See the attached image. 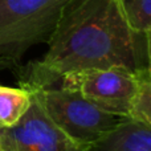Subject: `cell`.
<instances>
[{
  "label": "cell",
  "instance_id": "1",
  "mask_svg": "<svg viewBox=\"0 0 151 151\" xmlns=\"http://www.w3.org/2000/svg\"><path fill=\"white\" fill-rule=\"evenodd\" d=\"M150 68V37L129 28L118 0H69L40 60L21 69L20 86L48 89L85 69Z\"/></svg>",
  "mask_w": 151,
  "mask_h": 151
},
{
  "label": "cell",
  "instance_id": "2",
  "mask_svg": "<svg viewBox=\"0 0 151 151\" xmlns=\"http://www.w3.org/2000/svg\"><path fill=\"white\" fill-rule=\"evenodd\" d=\"M69 0H0V66L13 68L29 48L48 44Z\"/></svg>",
  "mask_w": 151,
  "mask_h": 151
},
{
  "label": "cell",
  "instance_id": "3",
  "mask_svg": "<svg viewBox=\"0 0 151 151\" xmlns=\"http://www.w3.org/2000/svg\"><path fill=\"white\" fill-rule=\"evenodd\" d=\"M40 94L48 117L82 147L93 143L119 119V117L101 110L72 89L52 86L41 89Z\"/></svg>",
  "mask_w": 151,
  "mask_h": 151
},
{
  "label": "cell",
  "instance_id": "4",
  "mask_svg": "<svg viewBox=\"0 0 151 151\" xmlns=\"http://www.w3.org/2000/svg\"><path fill=\"white\" fill-rule=\"evenodd\" d=\"M139 70L123 66L85 69L65 74L60 80V86L78 91L83 98L109 114L125 118L138 88Z\"/></svg>",
  "mask_w": 151,
  "mask_h": 151
},
{
  "label": "cell",
  "instance_id": "5",
  "mask_svg": "<svg viewBox=\"0 0 151 151\" xmlns=\"http://www.w3.org/2000/svg\"><path fill=\"white\" fill-rule=\"evenodd\" d=\"M32 91L31 105L12 127H0V142L4 151H86L61 131L48 117L39 89Z\"/></svg>",
  "mask_w": 151,
  "mask_h": 151
},
{
  "label": "cell",
  "instance_id": "6",
  "mask_svg": "<svg viewBox=\"0 0 151 151\" xmlns=\"http://www.w3.org/2000/svg\"><path fill=\"white\" fill-rule=\"evenodd\" d=\"M86 151H151V127L127 117L119 118Z\"/></svg>",
  "mask_w": 151,
  "mask_h": 151
},
{
  "label": "cell",
  "instance_id": "7",
  "mask_svg": "<svg viewBox=\"0 0 151 151\" xmlns=\"http://www.w3.org/2000/svg\"><path fill=\"white\" fill-rule=\"evenodd\" d=\"M32 91L25 88L0 85V127H12L31 105Z\"/></svg>",
  "mask_w": 151,
  "mask_h": 151
},
{
  "label": "cell",
  "instance_id": "8",
  "mask_svg": "<svg viewBox=\"0 0 151 151\" xmlns=\"http://www.w3.org/2000/svg\"><path fill=\"white\" fill-rule=\"evenodd\" d=\"M127 118L151 127V70H139V82L129 105Z\"/></svg>",
  "mask_w": 151,
  "mask_h": 151
},
{
  "label": "cell",
  "instance_id": "9",
  "mask_svg": "<svg viewBox=\"0 0 151 151\" xmlns=\"http://www.w3.org/2000/svg\"><path fill=\"white\" fill-rule=\"evenodd\" d=\"M129 28L137 35L150 37L151 0H118Z\"/></svg>",
  "mask_w": 151,
  "mask_h": 151
},
{
  "label": "cell",
  "instance_id": "10",
  "mask_svg": "<svg viewBox=\"0 0 151 151\" xmlns=\"http://www.w3.org/2000/svg\"><path fill=\"white\" fill-rule=\"evenodd\" d=\"M0 151H4L3 150V146H1V142H0Z\"/></svg>",
  "mask_w": 151,
  "mask_h": 151
},
{
  "label": "cell",
  "instance_id": "11",
  "mask_svg": "<svg viewBox=\"0 0 151 151\" xmlns=\"http://www.w3.org/2000/svg\"><path fill=\"white\" fill-rule=\"evenodd\" d=\"M0 69H1V66H0Z\"/></svg>",
  "mask_w": 151,
  "mask_h": 151
}]
</instances>
